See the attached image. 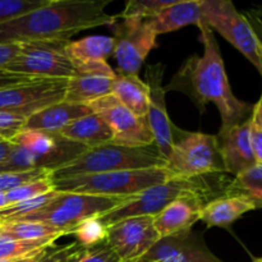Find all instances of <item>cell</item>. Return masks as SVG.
I'll list each match as a JSON object with an SVG mask.
<instances>
[{
    "instance_id": "cell-1",
    "label": "cell",
    "mask_w": 262,
    "mask_h": 262,
    "mask_svg": "<svg viewBox=\"0 0 262 262\" xmlns=\"http://www.w3.org/2000/svg\"><path fill=\"white\" fill-rule=\"evenodd\" d=\"M199 28L204 54L189 56L164 90L187 95L200 113H204L210 102L215 104L222 117V127L241 124L251 118L253 105L233 94L214 31L204 20Z\"/></svg>"
},
{
    "instance_id": "cell-2",
    "label": "cell",
    "mask_w": 262,
    "mask_h": 262,
    "mask_svg": "<svg viewBox=\"0 0 262 262\" xmlns=\"http://www.w3.org/2000/svg\"><path fill=\"white\" fill-rule=\"evenodd\" d=\"M110 0H50L46 5L0 25V45L69 41L84 30L112 26L117 15L105 8Z\"/></svg>"
},
{
    "instance_id": "cell-3",
    "label": "cell",
    "mask_w": 262,
    "mask_h": 262,
    "mask_svg": "<svg viewBox=\"0 0 262 262\" xmlns=\"http://www.w3.org/2000/svg\"><path fill=\"white\" fill-rule=\"evenodd\" d=\"M10 142L13 148L7 160L0 164V174L35 169L53 173L87 150L59 133L42 130L23 129Z\"/></svg>"
},
{
    "instance_id": "cell-4",
    "label": "cell",
    "mask_w": 262,
    "mask_h": 262,
    "mask_svg": "<svg viewBox=\"0 0 262 262\" xmlns=\"http://www.w3.org/2000/svg\"><path fill=\"white\" fill-rule=\"evenodd\" d=\"M151 168H165V160L155 145L147 147H127L106 143L87 148L71 163L53 171L51 179Z\"/></svg>"
},
{
    "instance_id": "cell-5",
    "label": "cell",
    "mask_w": 262,
    "mask_h": 262,
    "mask_svg": "<svg viewBox=\"0 0 262 262\" xmlns=\"http://www.w3.org/2000/svg\"><path fill=\"white\" fill-rule=\"evenodd\" d=\"M169 178L171 176L165 168H151L53 179V184L54 189L59 192L102 197H130Z\"/></svg>"
},
{
    "instance_id": "cell-6",
    "label": "cell",
    "mask_w": 262,
    "mask_h": 262,
    "mask_svg": "<svg viewBox=\"0 0 262 262\" xmlns=\"http://www.w3.org/2000/svg\"><path fill=\"white\" fill-rule=\"evenodd\" d=\"M165 169L171 177L186 179L225 173L216 136L186 132L178 128Z\"/></svg>"
},
{
    "instance_id": "cell-7",
    "label": "cell",
    "mask_w": 262,
    "mask_h": 262,
    "mask_svg": "<svg viewBox=\"0 0 262 262\" xmlns=\"http://www.w3.org/2000/svg\"><path fill=\"white\" fill-rule=\"evenodd\" d=\"M187 193H210L209 187L199 178L186 179L171 177L163 183L146 188L145 191L128 197L123 204L101 215L106 227L135 216H156L169 204Z\"/></svg>"
},
{
    "instance_id": "cell-8",
    "label": "cell",
    "mask_w": 262,
    "mask_h": 262,
    "mask_svg": "<svg viewBox=\"0 0 262 262\" xmlns=\"http://www.w3.org/2000/svg\"><path fill=\"white\" fill-rule=\"evenodd\" d=\"M127 199L128 197H102L73 192H59L58 197H55L50 204L22 220L43 223L58 228L69 235L79 223L90 217L106 214Z\"/></svg>"
},
{
    "instance_id": "cell-9",
    "label": "cell",
    "mask_w": 262,
    "mask_h": 262,
    "mask_svg": "<svg viewBox=\"0 0 262 262\" xmlns=\"http://www.w3.org/2000/svg\"><path fill=\"white\" fill-rule=\"evenodd\" d=\"M204 22L243 54L262 76V41L229 0H202Z\"/></svg>"
},
{
    "instance_id": "cell-10",
    "label": "cell",
    "mask_w": 262,
    "mask_h": 262,
    "mask_svg": "<svg viewBox=\"0 0 262 262\" xmlns=\"http://www.w3.org/2000/svg\"><path fill=\"white\" fill-rule=\"evenodd\" d=\"M67 43L68 41L61 40L20 43L18 55L4 71L32 78L68 81L74 72V64L66 50Z\"/></svg>"
},
{
    "instance_id": "cell-11",
    "label": "cell",
    "mask_w": 262,
    "mask_h": 262,
    "mask_svg": "<svg viewBox=\"0 0 262 262\" xmlns=\"http://www.w3.org/2000/svg\"><path fill=\"white\" fill-rule=\"evenodd\" d=\"M110 28L114 33L118 74L137 76L143 61L155 48L158 35L148 20L140 18H118Z\"/></svg>"
},
{
    "instance_id": "cell-12",
    "label": "cell",
    "mask_w": 262,
    "mask_h": 262,
    "mask_svg": "<svg viewBox=\"0 0 262 262\" xmlns=\"http://www.w3.org/2000/svg\"><path fill=\"white\" fill-rule=\"evenodd\" d=\"M67 79H33L0 89V110L30 118L43 107L64 101Z\"/></svg>"
},
{
    "instance_id": "cell-13",
    "label": "cell",
    "mask_w": 262,
    "mask_h": 262,
    "mask_svg": "<svg viewBox=\"0 0 262 262\" xmlns=\"http://www.w3.org/2000/svg\"><path fill=\"white\" fill-rule=\"evenodd\" d=\"M91 110L106 122L113 132V142L127 147H147L155 145L154 136L145 118L133 114L112 94L89 104Z\"/></svg>"
},
{
    "instance_id": "cell-14",
    "label": "cell",
    "mask_w": 262,
    "mask_h": 262,
    "mask_svg": "<svg viewBox=\"0 0 262 262\" xmlns=\"http://www.w3.org/2000/svg\"><path fill=\"white\" fill-rule=\"evenodd\" d=\"M159 239L154 216L129 217L107 227L106 245L123 262H138Z\"/></svg>"
},
{
    "instance_id": "cell-15",
    "label": "cell",
    "mask_w": 262,
    "mask_h": 262,
    "mask_svg": "<svg viewBox=\"0 0 262 262\" xmlns=\"http://www.w3.org/2000/svg\"><path fill=\"white\" fill-rule=\"evenodd\" d=\"M163 77L164 66L161 63L148 66L146 69V84L148 87L150 100L145 119L154 136L156 148L166 161L174 146V137L178 128L173 124L168 115Z\"/></svg>"
},
{
    "instance_id": "cell-16",
    "label": "cell",
    "mask_w": 262,
    "mask_h": 262,
    "mask_svg": "<svg viewBox=\"0 0 262 262\" xmlns=\"http://www.w3.org/2000/svg\"><path fill=\"white\" fill-rule=\"evenodd\" d=\"M118 74L107 61L74 64V72L67 81L64 101L89 105L112 94Z\"/></svg>"
},
{
    "instance_id": "cell-17",
    "label": "cell",
    "mask_w": 262,
    "mask_h": 262,
    "mask_svg": "<svg viewBox=\"0 0 262 262\" xmlns=\"http://www.w3.org/2000/svg\"><path fill=\"white\" fill-rule=\"evenodd\" d=\"M138 262H223L192 229L160 238Z\"/></svg>"
},
{
    "instance_id": "cell-18",
    "label": "cell",
    "mask_w": 262,
    "mask_h": 262,
    "mask_svg": "<svg viewBox=\"0 0 262 262\" xmlns=\"http://www.w3.org/2000/svg\"><path fill=\"white\" fill-rule=\"evenodd\" d=\"M250 130L251 118L241 124L220 128L216 140L225 173L235 177L257 164L251 147Z\"/></svg>"
},
{
    "instance_id": "cell-19",
    "label": "cell",
    "mask_w": 262,
    "mask_h": 262,
    "mask_svg": "<svg viewBox=\"0 0 262 262\" xmlns=\"http://www.w3.org/2000/svg\"><path fill=\"white\" fill-rule=\"evenodd\" d=\"M205 205V194L200 193H187L174 200L160 214L154 216L156 232L160 238H165L192 229V225L200 220Z\"/></svg>"
},
{
    "instance_id": "cell-20",
    "label": "cell",
    "mask_w": 262,
    "mask_h": 262,
    "mask_svg": "<svg viewBox=\"0 0 262 262\" xmlns=\"http://www.w3.org/2000/svg\"><path fill=\"white\" fill-rule=\"evenodd\" d=\"M147 20L158 36L173 32L189 25L200 27L204 20L202 0H174L169 7L164 8Z\"/></svg>"
},
{
    "instance_id": "cell-21",
    "label": "cell",
    "mask_w": 262,
    "mask_h": 262,
    "mask_svg": "<svg viewBox=\"0 0 262 262\" xmlns=\"http://www.w3.org/2000/svg\"><path fill=\"white\" fill-rule=\"evenodd\" d=\"M91 113L92 110L89 105L69 104V102L61 101L43 107L42 110L27 118V122H26L23 129L59 133L74 120L91 114Z\"/></svg>"
},
{
    "instance_id": "cell-22",
    "label": "cell",
    "mask_w": 262,
    "mask_h": 262,
    "mask_svg": "<svg viewBox=\"0 0 262 262\" xmlns=\"http://www.w3.org/2000/svg\"><path fill=\"white\" fill-rule=\"evenodd\" d=\"M67 140L79 143L86 148L97 147L113 142V132L99 114L92 112L74 120L59 132Z\"/></svg>"
},
{
    "instance_id": "cell-23",
    "label": "cell",
    "mask_w": 262,
    "mask_h": 262,
    "mask_svg": "<svg viewBox=\"0 0 262 262\" xmlns=\"http://www.w3.org/2000/svg\"><path fill=\"white\" fill-rule=\"evenodd\" d=\"M256 207L248 200L238 196H223L206 202L201 210L200 220L209 228H228L248 211Z\"/></svg>"
},
{
    "instance_id": "cell-24",
    "label": "cell",
    "mask_w": 262,
    "mask_h": 262,
    "mask_svg": "<svg viewBox=\"0 0 262 262\" xmlns=\"http://www.w3.org/2000/svg\"><path fill=\"white\" fill-rule=\"evenodd\" d=\"M118 74V73H117ZM112 95L128 110L140 118H145L148 109V87L135 74H118Z\"/></svg>"
},
{
    "instance_id": "cell-25",
    "label": "cell",
    "mask_w": 262,
    "mask_h": 262,
    "mask_svg": "<svg viewBox=\"0 0 262 262\" xmlns=\"http://www.w3.org/2000/svg\"><path fill=\"white\" fill-rule=\"evenodd\" d=\"M115 41L109 36H87L77 41H68L66 50L73 64L106 61L114 55Z\"/></svg>"
},
{
    "instance_id": "cell-26",
    "label": "cell",
    "mask_w": 262,
    "mask_h": 262,
    "mask_svg": "<svg viewBox=\"0 0 262 262\" xmlns=\"http://www.w3.org/2000/svg\"><path fill=\"white\" fill-rule=\"evenodd\" d=\"M0 235L14 241H41L54 239L67 235L63 230L54 228L51 225L38 222H27V220H17V222L2 223L0 224Z\"/></svg>"
},
{
    "instance_id": "cell-27",
    "label": "cell",
    "mask_w": 262,
    "mask_h": 262,
    "mask_svg": "<svg viewBox=\"0 0 262 262\" xmlns=\"http://www.w3.org/2000/svg\"><path fill=\"white\" fill-rule=\"evenodd\" d=\"M225 194L243 197L256 209H262V164H256L235 176L225 189Z\"/></svg>"
},
{
    "instance_id": "cell-28",
    "label": "cell",
    "mask_w": 262,
    "mask_h": 262,
    "mask_svg": "<svg viewBox=\"0 0 262 262\" xmlns=\"http://www.w3.org/2000/svg\"><path fill=\"white\" fill-rule=\"evenodd\" d=\"M69 235L76 238V242L86 250L106 243L107 227L102 223L101 217L94 216L79 223Z\"/></svg>"
},
{
    "instance_id": "cell-29",
    "label": "cell",
    "mask_w": 262,
    "mask_h": 262,
    "mask_svg": "<svg viewBox=\"0 0 262 262\" xmlns=\"http://www.w3.org/2000/svg\"><path fill=\"white\" fill-rule=\"evenodd\" d=\"M58 194L59 192L53 189V191L48 192L42 196L36 197V199H31L27 200V201L18 202V204L4 207V209L0 210V224L2 223L17 222V220H22L25 217L30 216L33 212L38 211L48 204H50L55 197H58Z\"/></svg>"
},
{
    "instance_id": "cell-30",
    "label": "cell",
    "mask_w": 262,
    "mask_h": 262,
    "mask_svg": "<svg viewBox=\"0 0 262 262\" xmlns=\"http://www.w3.org/2000/svg\"><path fill=\"white\" fill-rule=\"evenodd\" d=\"M54 239L14 241L0 235V261L26 257L41 252L54 245Z\"/></svg>"
},
{
    "instance_id": "cell-31",
    "label": "cell",
    "mask_w": 262,
    "mask_h": 262,
    "mask_svg": "<svg viewBox=\"0 0 262 262\" xmlns=\"http://www.w3.org/2000/svg\"><path fill=\"white\" fill-rule=\"evenodd\" d=\"M173 2L174 0H129L125 4L124 10L118 14V18H140L147 20Z\"/></svg>"
},
{
    "instance_id": "cell-32",
    "label": "cell",
    "mask_w": 262,
    "mask_h": 262,
    "mask_svg": "<svg viewBox=\"0 0 262 262\" xmlns=\"http://www.w3.org/2000/svg\"><path fill=\"white\" fill-rule=\"evenodd\" d=\"M53 189L54 184L51 177L30 182V183L23 184V186L18 187V188L5 193L7 194L8 206H9V205L18 204V202L27 201V200L31 199H36V197L42 196V194L48 193V192L53 191Z\"/></svg>"
},
{
    "instance_id": "cell-33",
    "label": "cell",
    "mask_w": 262,
    "mask_h": 262,
    "mask_svg": "<svg viewBox=\"0 0 262 262\" xmlns=\"http://www.w3.org/2000/svg\"><path fill=\"white\" fill-rule=\"evenodd\" d=\"M50 0H0V25L38 9Z\"/></svg>"
},
{
    "instance_id": "cell-34",
    "label": "cell",
    "mask_w": 262,
    "mask_h": 262,
    "mask_svg": "<svg viewBox=\"0 0 262 262\" xmlns=\"http://www.w3.org/2000/svg\"><path fill=\"white\" fill-rule=\"evenodd\" d=\"M86 252V248L79 246L77 242L63 247H55L53 245L46 248L42 256L36 262H78L83 258Z\"/></svg>"
},
{
    "instance_id": "cell-35",
    "label": "cell",
    "mask_w": 262,
    "mask_h": 262,
    "mask_svg": "<svg viewBox=\"0 0 262 262\" xmlns=\"http://www.w3.org/2000/svg\"><path fill=\"white\" fill-rule=\"evenodd\" d=\"M51 177V173L42 169H35V170L27 171H15V173H2L0 174V192L13 191L18 187L23 186L30 182L37 181Z\"/></svg>"
},
{
    "instance_id": "cell-36",
    "label": "cell",
    "mask_w": 262,
    "mask_h": 262,
    "mask_svg": "<svg viewBox=\"0 0 262 262\" xmlns=\"http://www.w3.org/2000/svg\"><path fill=\"white\" fill-rule=\"evenodd\" d=\"M27 118L12 112L0 110V137L4 141H12L25 128Z\"/></svg>"
},
{
    "instance_id": "cell-37",
    "label": "cell",
    "mask_w": 262,
    "mask_h": 262,
    "mask_svg": "<svg viewBox=\"0 0 262 262\" xmlns=\"http://www.w3.org/2000/svg\"><path fill=\"white\" fill-rule=\"evenodd\" d=\"M78 262H123L120 260L119 256L114 252L110 246H107L106 243L101 246H97V247L91 248V250H87L86 255L83 256L81 261Z\"/></svg>"
},
{
    "instance_id": "cell-38",
    "label": "cell",
    "mask_w": 262,
    "mask_h": 262,
    "mask_svg": "<svg viewBox=\"0 0 262 262\" xmlns=\"http://www.w3.org/2000/svg\"><path fill=\"white\" fill-rule=\"evenodd\" d=\"M251 147H252L253 156L257 164H262V129L257 125H255L251 120Z\"/></svg>"
},
{
    "instance_id": "cell-39",
    "label": "cell",
    "mask_w": 262,
    "mask_h": 262,
    "mask_svg": "<svg viewBox=\"0 0 262 262\" xmlns=\"http://www.w3.org/2000/svg\"><path fill=\"white\" fill-rule=\"evenodd\" d=\"M20 50V43H8L0 45V71H4L7 66H9Z\"/></svg>"
},
{
    "instance_id": "cell-40",
    "label": "cell",
    "mask_w": 262,
    "mask_h": 262,
    "mask_svg": "<svg viewBox=\"0 0 262 262\" xmlns=\"http://www.w3.org/2000/svg\"><path fill=\"white\" fill-rule=\"evenodd\" d=\"M33 79H40V78H32V77L27 76H20V74H13L7 71H0V89L9 86H15V84L26 83V82L33 81Z\"/></svg>"
},
{
    "instance_id": "cell-41",
    "label": "cell",
    "mask_w": 262,
    "mask_h": 262,
    "mask_svg": "<svg viewBox=\"0 0 262 262\" xmlns=\"http://www.w3.org/2000/svg\"><path fill=\"white\" fill-rule=\"evenodd\" d=\"M251 120L255 125L260 127L262 129V95L260 100L257 101V104L253 105V112L252 115H251Z\"/></svg>"
},
{
    "instance_id": "cell-42",
    "label": "cell",
    "mask_w": 262,
    "mask_h": 262,
    "mask_svg": "<svg viewBox=\"0 0 262 262\" xmlns=\"http://www.w3.org/2000/svg\"><path fill=\"white\" fill-rule=\"evenodd\" d=\"M12 148L13 143L10 142V141H3V142H0V164L4 163V161L7 160Z\"/></svg>"
},
{
    "instance_id": "cell-43",
    "label": "cell",
    "mask_w": 262,
    "mask_h": 262,
    "mask_svg": "<svg viewBox=\"0 0 262 262\" xmlns=\"http://www.w3.org/2000/svg\"><path fill=\"white\" fill-rule=\"evenodd\" d=\"M45 252V250L41 251V252L33 253V255L26 256V257H19V258H13V260H5V261H0V262H36L38 258L42 256V253Z\"/></svg>"
},
{
    "instance_id": "cell-44",
    "label": "cell",
    "mask_w": 262,
    "mask_h": 262,
    "mask_svg": "<svg viewBox=\"0 0 262 262\" xmlns=\"http://www.w3.org/2000/svg\"><path fill=\"white\" fill-rule=\"evenodd\" d=\"M8 206V201H7V194L4 192H0V210L4 209V207Z\"/></svg>"
},
{
    "instance_id": "cell-45",
    "label": "cell",
    "mask_w": 262,
    "mask_h": 262,
    "mask_svg": "<svg viewBox=\"0 0 262 262\" xmlns=\"http://www.w3.org/2000/svg\"><path fill=\"white\" fill-rule=\"evenodd\" d=\"M253 262H262V257L261 258H257V260H255Z\"/></svg>"
},
{
    "instance_id": "cell-46",
    "label": "cell",
    "mask_w": 262,
    "mask_h": 262,
    "mask_svg": "<svg viewBox=\"0 0 262 262\" xmlns=\"http://www.w3.org/2000/svg\"><path fill=\"white\" fill-rule=\"evenodd\" d=\"M3 141H4V140H3V138H2V137H0V142H3Z\"/></svg>"
}]
</instances>
